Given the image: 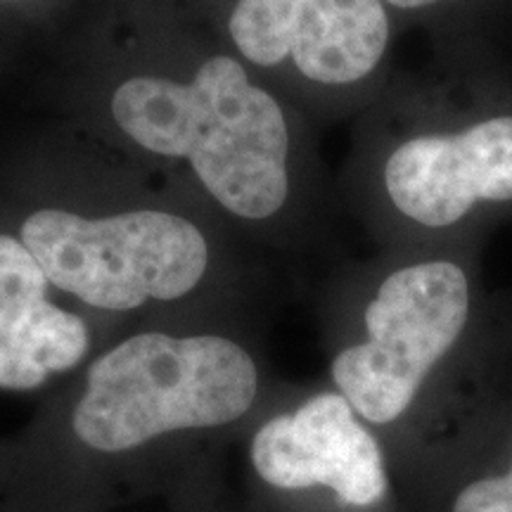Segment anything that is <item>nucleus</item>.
<instances>
[{
  "instance_id": "nucleus-1",
  "label": "nucleus",
  "mask_w": 512,
  "mask_h": 512,
  "mask_svg": "<svg viewBox=\"0 0 512 512\" xmlns=\"http://www.w3.org/2000/svg\"><path fill=\"white\" fill-rule=\"evenodd\" d=\"M273 396L245 339L207 325H145L76 373L17 470L19 512H112L143 496L176 498L221 477Z\"/></svg>"
},
{
  "instance_id": "nucleus-2",
  "label": "nucleus",
  "mask_w": 512,
  "mask_h": 512,
  "mask_svg": "<svg viewBox=\"0 0 512 512\" xmlns=\"http://www.w3.org/2000/svg\"><path fill=\"white\" fill-rule=\"evenodd\" d=\"M479 292L472 268L453 256L394 266L339 323L330 387L387 441L396 470L418 456L472 399L458 394L475 368Z\"/></svg>"
},
{
  "instance_id": "nucleus-3",
  "label": "nucleus",
  "mask_w": 512,
  "mask_h": 512,
  "mask_svg": "<svg viewBox=\"0 0 512 512\" xmlns=\"http://www.w3.org/2000/svg\"><path fill=\"white\" fill-rule=\"evenodd\" d=\"M110 114L140 150L188 164L235 219L266 221L290 197L287 114L235 57H207L190 79L128 76L114 88Z\"/></svg>"
},
{
  "instance_id": "nucleus-4",
  "label": "nucleus",
  "mask_w": 512,
  "mask_h": 512,
  "mask_svg": "<svg viewBox=\"0 0 512 512\" xmlns=\"http://www.w3.org/2000/svg\"><path fill=\"white\" fill-rule=\"evenodd\" d=\"M238 444L254 512H408L387 441L335 387L273 396Z\"/></svg>"
},
{
  "instance_id": "nucleus-5",
  "label": "nucleus",
  "mask_w": 512,
  "mask_h": 512,
  "mask_svg": "<svg viewBox=\"0 0 512 512\" xmlns=\"http://www.w3.org/2000/svg\"><path fill=\"white\" fill-rule=\"evenodd\" d=\"M19 240L57 292L100 316L183 304L209 273V242L202 230L164 209L107 216L36 209L24 219Z\"/></svg>"
},
{
  "instance_id": "nucleus-6",
  "label": "nucleus",
  "mask_w": 512,
  "mask_h": 512,
  "mask_svg": "<svg viewBox=\"0 0 512 512\" xmlns=\"http://www.w3.org/2000/svg\"><path fill=\"white\" fill-rule=\"evenodd\" d=\"M382 188L403 221L432 233L508 207L512 110H486L399 140L384 159Z\"/></svg>"
},
{
  "instance_id": "nucleus-7",
  "label": "nucleus",
  "mask_w": 512,
  "mask_h": 512,
  "mask_svg": "<svg viewBox=\"0 0 512 512\" xmlns=\"http://www.w3.org/2000/svg\"><path fill=\"white\" fill-rule=\"evenodd\" d=\"M228 34L254 67L292 64L316 86L351 88L380 69L392 24L382 0H238Z\"/></svg>"
},
{
  "instance_id": "nucleus-8",
  "label": "nucleus",
  "mask_w": 512,
  "mask_h": 512,
  "mask_svg": "<svg viewBox=\"0 0 512 512\" xmlns=\"http://www.w3.org/2000/svg\"><path fill=\"white\" fill-rule=\"evenodd\" d=\"M399 477L408 512H512V394L477 392Z\"/></svg>"
},
{
  "instance_id": "nucleus-9",
  "label": "nucleus",
  "mask_w": 512,
  "mask_h": 512,
  "mask_svg": "<svg viewBox=\"0 0 512 512\" xmlns=\"http://www.w3.org/2000/svg\"><path fill=\"white\" fill-rule=\"evenodd\" d=\"M48 275L15 235L0 233V389L36 392L74 375L95 354V332L81 313L50 297Z\"/></svg>"
},
{
  "instance_id": "nucleus-10",
  "label": "nucleus",
  "mask_w": 512,
  "mask_h": 512,
  "mask_svg": "<svg viewBox=\"0 0 512 512\" xmlns=\"http://www.w3.org/2000/svg\"><path fill=\"white\" fill-rule=\"evenodd\" d=\"M166 512H254L242 494H233L226 479L214 477L190 486L188 491L166 501Z\"/></svg>"
},
{
  "instance_id": "nucleus-11",
  "label": "nucleus",
  "mask_w": 512,
  "mask_h": 512,
  "mask_svg": "<svg viewBox=\"0 0 512 512\" xmlns=\"http://www.w3.org/2000/svg\"><path fill=\"white\" fill-rule=\"evenodd\" d=\"M384 5H392V8L399 10H420L430 8V5H437L439 0H382Z\"/></svg>"
}]
</instances>
